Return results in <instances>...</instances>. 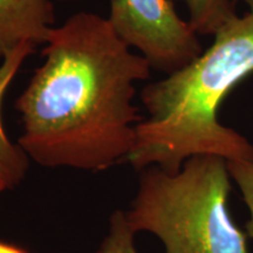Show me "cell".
Returning a JSON list of instances; mask_svg holds the SVG:
<instances>
[{"label": "cell", "mask_w": 253, "mask_h": 253, "mask_svg": "<svg viewBox=\"0 0 253 253\" xmlns=\"http://www.w3.org/2000/svg\"><path fill=\"white\" fill-rule=\"evenodd\" d=\"M43 61L15 101L18 144L46 168L99 172L126 162L136 126V84L151 66L118 36L107 18L79 12L54 26Z\"/></svg>", "instance_id": "cell-1"}, {"label": "cell", "mask_w": 253, "mask_h": 253, "mask_svg": "<svg viewBox=\"0 0 253 253\" xmlns=\"http://www.w3.org/2000/svg\"><path fill=\"white\" fill-rule=\"evenodd\" d=\"M245 2V13L224 24L201 55L143 87L147 116L136 126L126 161L134 169L157 167L176 172L198 155L253 162L252 142L218 118L230 91L253 73V0Z\"/></svg>", "instance_id": "cell-2"}, {"label": "cell", "mask_w": 253, "mask_h": 253, "mask_svg": "<svg viewBox=\"0 0 253 253\" xmlns=\"http://www.w3.org/2000/svg\"><path fill=\"white\" fill-rule=\"evenodd\" d=\"M232 183L227 161L212 155L190 157L176 172L147 168L126 219L136 233L158 238L166 253H251L229 211Z\"/></svg>", "instance_id": "cell-3"}, {"label": "cell", "mask_w": 253, "mask_h": 253, "mask_svg": "<svg viewBox=\"0 0 253 253\" xmlns=\"http://www.w3.org/2000/svg\"><path fill=\"white\" fill-rule=\"evenodd\" d=\"M108 20L151 68L171 74L203 52L198 33L170 0H108Z\"/></svg>", "instance_id": "cell-4"}, {"label": "cell", "mask_w": 253, "mask_h": 253, "mask_svg": "<svg viewBox=\"0 0 253 253\" xmlns=\"http://www.w3.org/2000/svg\"><path fill=\"white\" fill-rule=\"evenodd\" d=\"M54 18L50 0H0V62L20 43L43 45Z\"/></svg>", "instance_id": "cell-5"}, {"label": "cell", "mask_w": 253, "mask_h": 253, "mask_svg": "<svg viewBox=\"0 0 253 253\" xmlns=\"http://www.w3.org/2000/svg\"><path fill=\"white\" fill-rule=\"evenodd\" d=\"M34 48L33 43H20L0 62V178L8 189L15 188L24 181L30 167V157L6 134L1 120V101L12 80Z\"/></svg>", "instance_id": "cell-6"}, {"label": "cell", "mask_w": 253, "mask_h": 253, "mask_svg": "<svg viewBox=\"0 0 253 253\" xmlns=\"http://www.w3.org/2000/svg\"><path fill=\"white\" fill-rule=\"evenodd\" d=\"M185 6L188 21L198 36H213L224 24L238 14L233 0H176Z\"/></svg>", "instance_id": "cell-7"}, {"label": "cell", "mask_w": 253, "mask_h": 253, "mask_svg": "<svg viewBox=\"0 0 253 253\" xmlns=\"http://www.w3.org/2000/svg\"><path fill=\"white\" fill-rule=\"evenodd\" d=\"M135 235L126 211L116 210L110 216L108 232L97 253H138L135 249Z\"/></svg>", "instance_id": "cell-8"}, {"label": "cell", "mask_w": 253, "mask_h": 253, "mask_svg": "<svg viewBox=\"0 0 253 253\" xmlns=\"http://www.w3.org/2000/svg\"><path fill=\"white\" fill-rule=\"evenodd\" d=\"M233 184L238 189L242 201L249 211L245 224L248 238L253 240V162L252 161H227Z\"/></svg>", "instance_id": "cell-9"}, {"label": "cell", "mask_w": 253, "mask_h": 253, "mask_svg": "<svg viewBox=\"0 0 253 253\" xmlns=\"http://www.w3.org/2000/svg\"><path fill=\"white\" fill-rule=\"evenodd\" d=\"M0 253H27L26 250L19 248V246L0 243Z\"/></svg>", "instance_id": "cell-10"}, {"label": "cell", "mask_w": 253, "mask_h": 253, "mask_svg": "<svg viewBox=\"0 0 253 253\" xmlns=\"http://www.w3.org/2000/svg\"><path fill=\"white\" fill-rule=\"evenodd\" d=\"M6 190H8L7 185H6V183L0 178V195H1L4 191H6Z\"/></svg>", "instance_id": "cell-11"}, {"label": "cell", "mask_w": 253, "mask_h": 253, "mask_svg": "<svg viewBox=\"0 0 253 253\" xmlns=\"http://www.w3.org/2000/svg\"><path fill=\"white\" fill-rule=\"evenodd\" d=\"M61 1H78V0H61Z\"/></svg>", "instance_id": "cell-12"}]
</instances>
